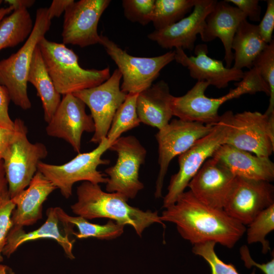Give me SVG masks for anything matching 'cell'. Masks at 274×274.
I'll return each instance as SVG.
<instances>
[{
    "instance_id": "e575fe53",
    "label": "cell",
    "mask_w": 274,
    "mask_h": 274,
    "mask_svg": "<svg viewBox=\"0 0 274 274\" xmlns=\"http://www.w3.org/2000/svg\"><path fill=\"white\" fill-rule=\"evenodd\" d=\"M15 204L9 195L0 199V262L3 261V251L6 244L8 235L13 227L11 219Z\"/></svg>"
},
{
    "instance_id": "74e56055",
    "label": "cell",
    "mask_w": 274,
    "mask_h": 274,
    "mask_svg": "<svg viewBox=\"0 0 274 274\" xmlns=\"http://www.w3.org/2000/svg\"><path fill=\"white\" fill-rule=\"evenodd\" d=\"M11 99L7 89L0 84V125L13 129L14 122L9 114V105Z\"/></svg>"
},
{
    "instance_id": "f546056e",
    "label": "cell",
    "mask_w": 274,
    "mask_h": 274,
    "mask_svg": "<svg viewBox=\"0 0 274 274\" xmlns=\"http://www.w3.org/2000/svg\"><path fill=\"white\" fill-rule=\"evenodd\" d=\"M138 94H127L124 102L116 111L107 138L111 145L122 134L140 125L136 109Z\"/></svg>"
},
{
    "instance_id": "e0dca14e",
    "label": "cell",
    "mask_w": 274,
    "mask_h": 274,
    "mask_svg": "<svg viewBox=\"0 0 274 274\" xmlns=\"http://www.w3.org/2000/svg\"><path fill=\"white\" fill-rule=\"evenodd\" d=\"M217 2L198 0L188 16L163 29L154 30L148 35V39L164 49L175 48L192 51L197 36L201 32L206 17Z\"/></svg>"
},
{
    "instance_id": "1f68e13d",
    "label": "cell",
    "mask_w": 274,
    "mask_h": 274,
    "mask_svg": "<svg viewBox=\"0 0 274 274\" xmlns=\"http://www.w3.org/2000/svg\"><path fill=\"white\" fill-rule=\"evenodd\" d=\"M253 66L256 67L263 79L269 85V102L265 114H274V41L268 44L255 59Z\"/></svg>"
},
{
    "instance_id": "83f0119b",
    "label": "cell",
    "mask_w": 274,
    "mask_h": 274,
    "mask_svg": "<svg viewBox=\"0 0 274 274\" xmlns=\"http://www.w3.org/2000/svg\"><path fill=\"white\" fill-rule=\"evenodd\" d=\"M33 27L32 18L27 9L14 10L0 23V51L23 42L30 35Z\"/></svg>"
},
{
    "instance_id": "9a60e30c",
    "label": "cell",
    "mask_w": 274,
    "mask_h": 274,
    "mask_svg": "<svg viewBox=\"0 0 274 274\" xmlns=\"http://www.w3.org/2000/svg\"><path fill=\"white\" fill-rule=\"evenodd\" d=\"M272 204L274 187L270 182L236 177L223 210L245 226Z\"/></svg>"
},
{
    "instance_id": "4316f807",
    "label": "cell",
    "mask_w": 274,
    "mask_h": 274,
    "mask_svg": "<svg viewBox=\"0 0 274 274\" xmlns=\"http://www.w3.org/2000/svg\"><path fill=\"white\" fill-rule=\"evenodd\" d=\"M55 209L59 221L64 227L73 225L77 227L78 232H72V233L79 239L94 237L99 239H113L121 236L124 232V225L113 220H109L105 224H97L80 216H70L60 207H55Z\"/></svg>"
},
{
    "instance_id": "603a6c76",
    "label": "cell",
    "mask_w": 274,
    "mask_h": 274,
    "mask_svg": "<svg viewBox=\"0 0 274 274\" xmlns=\"http://www.w3.org/2000/svg\"><path fill=\"white\" fill-rule=\"evenodd\" d=\"M173 96L167 83L164 80L152 84L139 93L136 109L140 122L158 130L167 125L173 116Z\"/></svg>"
},
{
    "instance_id": "8992f818",
    "label": "cell",
    "mask_w": 274,
    "mask_h": 274,
    "mask_svg": "<svg viewBox=\"0 0 274 274\" xmlns=\"http://www.w3.org/2000/svg\"><path fill=\"white\" fill-rule=\"evenodd\" d=\"M14 122V134L2 160L11 199L27 187L38 171L39 164L48 155L44 144L28 140L27 128L23 120L17 118Z\"/></svg>"
},
{
    "instance_id": "5b68a950",
    "label": "cell",
    "mask_w": 274,
    "mask_h": 274,
    "mask_svg": "<svg viewBox=\"0 0 274 274\" xmlns=\"http://www.w3.org/2000/svg\"><path fill=\"white\" fill-rule=\"evenodd\" d=\"M219 120L225 129L223 144L259 157H269L274 150V114L226 111Z\"/></svg>"
},
{
    "instance_id": "52a82bcc",
    "label": "cell",
    "mask_w": 274,
    "mask_h": 274,
    "mask_svg": "<svg viewBox=\"0 0 274 274\" xmlns=\"http://www.w3.org/2000/svg\"><path fill=\"white\" fill-rule=\"evenodd\" d=\"M110 146L107 137L105 138L92 151L78 153L65 163L55 165L41 161L38 165V171L58 188L61 195L67 199L72 196L73 186L76 182L107 183L108 178L97 170V167L110 163L109 160L102 159L101 156Z\"/></svg>"
},
{
    "instance_id": "7a4b0ae2",
    "label": "cell",
    "mask_w": 274,
    "mask_h": 274,
    "mask_svg": "<svg viewBox=\"0 0 274 274\" xmlns=\"http://www.w3.org/2000/svg\"><path fill=\"white\" fill-rule=\"evenodd\" d=\"M77 201L71 206L77 216L87 220L108 218L123 225H129L140 237L154 223L165 227L157 211H144L130 206L127 200L116 193L104 191L99 184L84 181L77 188Z\"/></svg>"
},
{
    "instance_id": "484cf974",
    "label": "cell",
    "mask_w": 274,
    "mask_h": 274,
    "mask_svg": "<svg viewBox=\"0 0 274 274\" xmlns=\"http://www.w3.org/2000/svg\"><path fill=\"white\" fill-rule=\"evenodd\" d=\"M27 82L37 91L42 103L44 119L48 123L60 103L61 94L56 90L46 68L38 45L32 56Z\"/></svg>"
},
{
    "instance_id": "7bdbcfd3",
    "label": "cell",
    "mask_w": 274,
    "mask_h": 274,
    "mask_svg": "<svg viewBox=\"0 0 274 274\" xmlns=\"http://www.w3.org/2000/svg\"><path fill=\"white\" fill-rule=\"evenodd\" d=\"M5 2L12 6L14 10L25 9L31 7L35 3L34 0H6Z\"/></svg>"
},
{
    "instance_id": "ffe728a7",
    "label": "cell",
    "mask_w": 274,
    "mask_h": 274,
    "mask_svg": "<svg viewBox=\"0 0 274 274\" xmlns=\"http://www.w3.org/2000/svg\"><path fill=\"white\" fill-rule=\"evenodd\" d=\"M246 19L241 10L225 1H217L206 17L205 25L199 34L201 39L204 42L217 38L221 40L225 50L226 67H231L233 61L231 46L234 35L241 22Z\"/></svg>"
},
{
    "instance_id": "d590c367",
    "label": "cell",
    "mask_w": 274,
    "mask_h": 274,
    "mask_svg": "<svg viewBox=\"0 0 274 274\" xmlns=\"http://www.w3.org/2000/svg\"><path fill=\"white\" fill-rule=\"evenodd\" d=\"M266 9L264 16L258 25L259 32L262 40L269 44L273 39L274 28V1H266Z\"/></svg>"
},
{
    "instance_id": "4fadbf2b",
    "label": "cell",
    "mask_w": 274,
    "mask_h": 274,
    "mask_svg": "<svg viewBox=\"0 0 274 274\" xmlns=\"http://www.w3.org/2000/svg\"><path fill=\"white\" fill-rule=\"evenodd\" d=\"M224 136V126L219 120L211 132L178 156L179 169L171 177L168 192L163 198V208L175 203L204 162L223 145Z\"/></svg>"
},
{
    "instance_id": "f35d334b",
    "label": "cell",
    "mask_w": 274,
    "mask_h": 274,
    "mask_svg": "<svg viewBox=\"0 0 274 274\" xmlns=\"http://www.w3.org/2000/svg\"><path fill=\"white\" fill-rule=\"evenodd\" d=\"M239 253L242 260L244 262L247 268L256 266L260 269L264 274H274V258L265 263H258L251 257L248 247L244 245L239 249Z\"/></svg>"
},
{
    "instance_id": "d4e9b609",
    "label": "cell",
    "mask_w": 274,
    "mask_h": 274,
    "mask_svg": "<svg viewBox=\"0 0 274 274\" xmlns=\"http://www.w3.org/2000/svg\"><path fill=\"white\" fill-rule=\"evenodd\" d=\"M266 44L261 38L258 25L249 22L247 19L239 24L232 43L233 50V67L242 70L251 69L259 54L265 48Z\"/></svg>"
},
{
    "instance_id": "277c9868",
    "label": "cell",
    "mask_w": 274,
    "mask_h": 274,
    "mask_svg": "<svg viewBox=\"0 0 274 274\" xmlns=\"http://www.w3.org/2000/svg\"><path fill=\"white\" fill-rule=\"evenodd\" d=\"M47 8L37 10L32 31L23 45L8 58L0 60V84L5 86L11 100L22 109L31 107L27 94V77L32 56L40 41L51 26Z\"/></svg>"
},
{
    "instance_id": "8d00e7d4",
    "label": "cell",
    "mask_w": 274,
    "mask_h": 274,
    "mask_svg": "<svg viewBox=\"0 0 274 274\" xmlns=\"http://www.w3.org/2000/svg\"><path fill=\"white\" fill-rule=\"evenodd\" d=\"M234 5L249 19L254 22L260 20L261 7L258 0H225Z\"/></svg>"
},
{
    "instance_id": "f1b7e54d",
    "label": "cell",
    "mask_w": 274,
    "mask_h": 274,
    "mask_svg": "<svg viewBox=\"0 0 274 274\" xmlns=\"http://www.w3.org/2000/svg\"><path fill=\"white\" fill-rule=\"evenodd\" d=\"M198 0H156L152 22L155 30L163 29L183 18Z\"/></svg>"
},
{
    "instance_id": "7c38bea8",
    "label": "cell",
    "mask_w": 274,
    "mask_h": 274,
    "mask_svg": "<svg viewBox=\"0 0 274 274\" xmlns=\"http://www.w3.org/2000/svg\"><path fill=\"white\" fill-rule=\"evenodd\" d=\"M122 75L118 69L99 85L73 93L89 108L95 126L90 142L99 144L106 138L114 116L127 94L120 88Z\"/></svg>"
},
{
    "instance_id": "b9f144b4",
    "label": "cell",
    "mask_w": 274,
    "mask_h": 274,
    "mask_svg": "<svg viewBox=\"0 0 274 274\" xmlns=\"http://www.w3.org/2000/svg\"><path fill=\"white\" fill-rule=\"evenodd\" d=\"M8 195V185L4 163L3 160H0V199Z\"/></svg>"
},
{
    "instance_id": "836d02e7",
    "label": "cell",
    "mask_w": 274,
    "mask_h": 274,
    "mask_svg": "<svg viewBox=\"0 0 274 274\" xmlns=\"http://www.w3.org/2000/svg\"><path fill=\"white\" fill-rule=\"evenodd\" d=\"M155 0H123L124 16L132 22L146 25L152 22Z\"/></svg>"
},
{
    "instance_id": "ee69618b",
    "label": "cell",
    "mask_w": 274,
    "mask_h": 274,
    "mask_svg": "<svg viewBox=\"0 0 274 274\" xmlns=\"http://www.w3.org/2000/svg\"><path fill=\"white\" fill-rule=\"evenodd\" d=\"M3 1L0 0V6L2 4ZM14 11V9L12 6H9L6 8L0 7V23L3 19L5 17L6 15L9 14Z\"/></svg>"
},
{
    "instance_id": "6da1fadb",
    "label": "cell",
    "mask_w": 274,
    "mask_h": 274,
    "mask_svg": "<svg viewBox=\"0 0 274 274\" xmlns=\"http://www.w3.org/2000/svg\"><path fill=\"white\" fill-rule=\"evenodd\" d=\"M160 216L163 222L174 223L180 235L193 245L213 242L231 249L246 230L223 209L203 203L190 190L182 193Z\"/></svg>"
},
{
    "instance_id": "ba28073f",
    "label": "cell",
    "mask_w": 274,
    "mask_h": 274,
    "mask_svg": "<svg viewBox=\"0 0 274 274\" xmlns=\"http://www.w3.org/2000/svg\"><path fill=\"white\" fill-rule=\"evenodd\" d=\"M99 44L118 66L123 79L120 88L127 94H139L149 88L161 70L175 60V50L155 57H136L106 36L100 35Z\"/></svg>"
},
{
    "instance_id": "2e32d148",
    "label": "cell",
    "mask_w": 274,
    "mask_h": 274,
    "mask_svg": "<svg viewBox=\"0 0 274 274\" xmlns=\"http://www.w3.org/2000/svg\"><path fill=\"white\" fill-rule=\"evenodd\" d=\"M85 107V104L73 93L64 95L48 123L47 134L64 140L75 152L80 153L82 134L95 130L93 119L86 113Z\"/></svg>"
},
{
    "instance_id": "30bf717a",
    "label": "cell",
    "mask_w": 274,
    "mask_h": 274,
    "mask_svg": "<svg viewBox=\"0 0 274 274\" xmlns=\"http://www.w3.org/2000/svg\"><path fill=\"white\" fill-rule=\"evenodd\" d=\"M214 126L175 119L158 130L155 137L158 145V162L160 168L156 182V198L162 196L164 179L172 160L208 134Z\"/></svg>"
},
{
    "instance_id": "9c48e42d",
    "label": "cell",
    "mask_w": 274,
    "mask_h": 274,
    "mask_svg": "<svg viewBox=\"0 0 274 274\" xmlns=\"http://www.w3.org/2000/svg\"><path fill=\"white\" fill-rule=\"evenodd\" d=\"M109 150L117 154L116 163L105 170L109 176L106 183L108 192L117 193L127 200L133 199L144 188L139 180L140 166L146 159L147 151L133 135L120 137Z\"/></svg>"
},
{
    "instance_id": "cb8c5ba5",
    "label": "cell",
    "mask_w": 274,
    "mask_h": 274,
    "mask_svg": "<svg viewBox=\"0 0 274 274\" xmlns=\"http://www.w3.org/2000/svg\"><path fill=\"white\" fill-rule=\"evenodd\" d=\"M47 218L39 228L26 232L22 227L13 226L7 237L6 244L2 254L9 257L25 242L39 238H50L55 240L63 248L66 256L71 259L75 257L73 253V242L66 233L63 235L58 228L59 220L55 208H50L46 212Z\"/></svg>"
},
{
    "instance_id": "3957f363",
    "label": "cell",
    "mask_w": 274,
    "mask_h": 274,
    "mask_svg": "<svg viewBox=\"0 0 274 274\" xmlns=\"http://www.w3.org/2000/svg\"><path fill=\"white\" fill-rule=\"evenodd\" d=\"M38 46L49 75L60 94L94 87L111 76L109 67L102 70L82 68L79 64L77 55L63 43L44 38Z\"/></svg>"
},
{
    "instance_id": "44dd1931",
    "label": "cell",
    "mask_w": 274,
    "mask_h": 274,
    "mask_svg": "<svg viewBox=\"0 0 274 274\" xmlns=\"http://www.w3.org/2000/svg\"><path fill=\"white\" fill-rule=\"evenodd\" d=\"M212 158L235 177L268 182L274 180V163L269 157H259L223 144L217 148Z\"/></svg>"
},
{
    "instance_id": "ab89813d",
    "label": "cell",
    "mask_w": 274,
    "mask_h": 274,
    "mask_svg": "<svg viewBox=\"0 0 274 274\" xmlns=\"http://www.w3.org/2000/svg\"><path fill=\"white\" fill-rule=\"evenodd\" d=\"M74 2V0H53L47 8L49 18L51 20L54 17H60Z\"/></svg>"
},
{
    "instance_id": "7402d4cb",
    "label": "cell",
    "mask_w": 274,
    "mask_h": 274,
    "mask_svg": "<svg viewBox=\"0 0 274 274\" xmlns=\"http://www.w3.org/2000/svg\"><path fill=\"white\" fill-rule=\"evenodd\" d=\"M56 189L52 182L37 171L27 187L11 199L15 204L11 217L13 226L23 227L41 219L43 203Z\"/></svg>"
},
{
    "instance_id": "4dcf8cb0",
    "label": "cell",
    "mask_w": 274,
    "mask_h": 274,
    "mask_svg": "<svg viewBox=\"0 0 274 274\" xmlns=\"http://www.w3.org/2000/svg\"><path fill=\"white\" fill-rule=\"evenodd\" d=\"M248 225L246 230L248 244L261 243L262 253H266L270 248L266 236L274 229V204L262 211Z\"/></svg>"
},
{
    "instance_id": "60d3db41",
    "label": "cell",
    "mask_w": 274,
    "mask_h": 274,
    "mask_svg": "<svg viewBox=\"0 0 274 274\" xmlns=\"http://www.w3.org/2000/svg\"><path fill=\"white\" fill-rule=\"evenodd\" d=\"M13 134L14 129H8L0 125V160H3Z\"/></svg>"
},
{
    "instance_id": "d6986e66",
    "label": "cell",
    "mask_w": 274,
    "mask_h": 274,
    "mask_svg": "<svg viewBox=\"0 0 274 274\" xmlns=\"http://www.w3.org/2000/svg\"><path fill=\"white\" fill-rule=\"evenodd\" d=\"M195 56H188L181 48L175 50V60L187 68L190 76L197 81H207L218 89L225 88L232 81L238 82L244 72L233 67H226L222 61L208 55V46L197 45L194 48Z\"/></svg>"
},
{
    "instance_id": "5bb4252c",
    "label": "cell",
    "mask_w": 274,
    "mask_h": 274,
    "mask_svg": "<svg viewBox=\"0 0 274 274\" xmlns=\"http://www.w3.org/2000/svg\"><path fill=\"white\" fill-rule=\"evenodd\" d=\"M110 3V0H80L69 6L64 15L63 44L81 48L99 44L98 23Z\"/></svg>"
},
{
    "instance_id": "ac0fdd59",
    "label": "cell",
    "mask_w": 274,
    "mask_h": 274,
    "mask_svg": "<svg viewBox=\"0 0 274 274\" xmlns=\"http://www.w3.org/2000/svg\"><path fill=\"white\" fill-rule=\"evenodd\" d=\"M235 177L211 157L204 162L188 187L193 195L203 203L223 209Z\"/></svg>"
},
{
    "instance_id": "8fae6325",
    "label": "cell",
    "mask_w": 274,
    "mask_h": 274,
    "mask_svg": "<svg viewBox=\"0 0 274 274\" xmlns=\"http://www.w3.org/2000/svg\"><path fill=\"white\" fill-rule=\"evenodd\" d=\"M236 86L229 92L218 98H210L204 93L210 84L207 81H197L193 87L184 95L173 96L172 107L173 116L179 119L204 124L214 125L219 120L218 110L226 101L245 94H253L250 86L238 81Z\"/></svg>"
},
{
    "instance_id": "d6a6232c",
    "label": "cell",
    "mask_w": 274,
    "mask_h": 274,
    "mask_svg": "<svg viewBox=\"0 0 274 274\" xmlns=\"http://www.w3.org/2000/svg\"><path fill=\"white\" fill-rule=\"evenodd\" d=\"M216 243L208 242L193 245L192 252L202 257L210 266L212 274H239L232 263L227 264L222 261L215 251ZM251 274H255L254 269Z\"/></svg>"
}]
</instances>
